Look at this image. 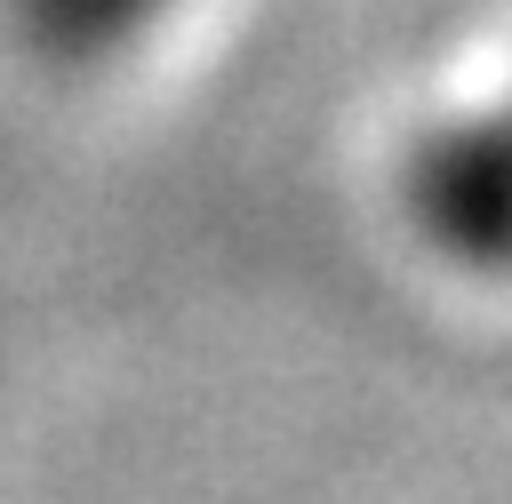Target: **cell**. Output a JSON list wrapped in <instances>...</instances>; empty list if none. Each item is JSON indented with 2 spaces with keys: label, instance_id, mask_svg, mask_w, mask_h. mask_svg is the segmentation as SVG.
<instances>
[{
  "label": "cell",
  "instance_id": "7a4b0ae2",
  "mask_svg": "<svg viewBox=\"0 0 512 504\" xmlns=\"http://www.w3.org/2000/svg\"><path fill=\"white\" fill-rule=\"evenodd\" d=\"M16 40L56 56V64H96V56H120L128 40H144L176 0H0Z\"/></svg>",
  "mask_w": 512,
  "mask_h": 504
},
{
  "label": "cell",
  "instance_id": "6da1fadb",
  "mask_svg": "<svg viewBox=\"0 0 512 504\" xmlns=\"http://www.w3.org/2000/svg\"><path fill=\"white\" fill-rule=\"evenodd\" d=\"M408 224L464 272H512V88L416 128L400 160Z\"/></svg>",
  "mask_w": 512,
  "mask_h": 504
}]
</instances>
